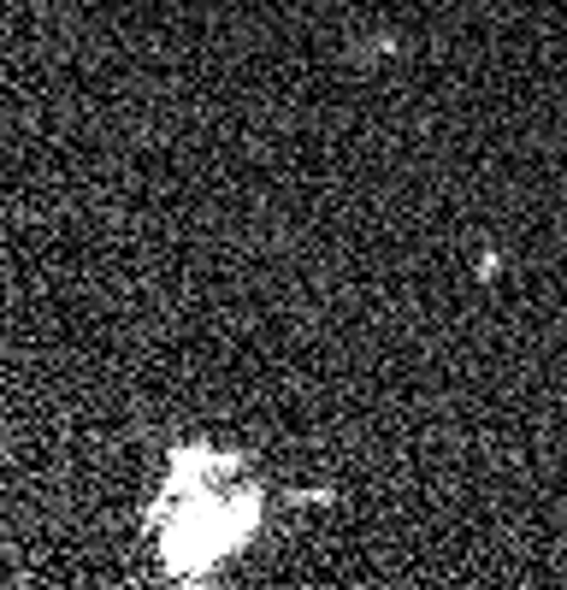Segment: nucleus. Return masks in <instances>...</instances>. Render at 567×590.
Here are the masks:
<instances>
[{"label":"nucleus","instance_id":"1","mask_svg":"<svg viewBox=\"0 0 567 590\" xmlns=\"http://www.w3.org/2000/svg\"><path fill=\"white\" fill-rule=\"evenodd\" d=\"M160 526V561L178 584H201L219 561L249 549L254 526H261V491L254 484H231V496L219 491V478H201V449H178L166 478V502L154 508Z\"/></svg>","mask_w":567,"mask_h":590}]
</instances>
